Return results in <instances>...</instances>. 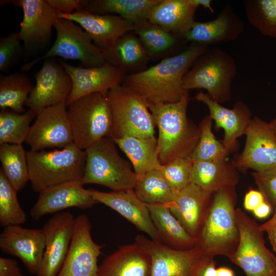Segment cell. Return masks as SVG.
I'll return each mask as SVG.
<instances>
[{"instance_id":"cell-1","label":"cell","mask_w":276,"mask_h":276,"mask_svg":"<svg viewBox=\"0 0 276 276\" xmlns=\"http://www.w3.org/2000/svg\"><path fill=\"white\" fill-rule=\"evenodd\" d=\"M209 49V45L191 42L180 53L143 71L126 75L123 83L139 94L147 104L177 102L187 91L182 85L185 75Z\"/></svg>"},{"instance_id":"cell-2","label":"cell","mask_w":276,"mask_h":276,"mask_svg":"<svg viewBox=\"0 0 276 276\" xmlns=\"http://www.w3.org/2000/svg\"><path fill=\"white\" fill-rule=\"evenodd\" d=\"M189 91L174 103L147 104L158 130L157 151L162 165L178 158L190 157L200 131L187 117Z\"/></svg>"},{"instance_id":"cell-3","label":"cell","mask_w":276,"mask_h":276,"mask_svg":"<svg viewBox=\"0 0 276 276\" xmlns=\"http://www.w3.org/2000/svg\"><path fill=\"white\" fill-rule=\"evenodd\" d=\"M237 195L235 187L219 190L213 199L196 237L195 246L207 257L214 259L223 256L229 260L239 242L235 205Z\"/></svg>"},{"instance_id":"cell-4","label":"cell","mask_w":276,"mask_h":276,"mask_svg":"<svg viewBox=\"0 0 276 276\" xmlns=\"http://www.w3.org/2000/svg\"><path fill=\"white\" fill-rule=\"evenodd\" d=\"M27 160L29 181L36 192L63 183L82 181L86 154L74 143L53 150H29Z\"/></svg>"},{"instance_id":"cell-5","label":"cell","mask_w":276,"mask_h":276,"mask_svg":"<svg viewBox=\"0 0 276 276\" xmlns=\"http://www.w3.org/2000/svg\"><path fill=\"white\" fill-rule=\"evenodd\" d=\"M113 140L105 137L86 149L82 182L106 187L113 191L133 190L137 175L122 157Z\"/></svg>"},{"instance_id":"cell-6","label":"cell","mask_w":276,"mask_h":276,"mask_svg":"<svg viewBox=\"0 0 276 276\" xmlns=\"http://www.w3.org/2000/svg\"><path fill=\"white\" fill-rule=\"evenodd\" d=\"M237 72L233 57L219 48L209 49L193 63L183 79L186 90L203 89L221 104L229 101L233 81Z\"/></svg>"},{"instance_id":"cell-7","label":"cell","mask_w":276,"mask_h":276,"mask_svg":"<svg viewBox=\"0 0 276 276\" xmlns=\"http://www.w3.org/2000/svg\"><path fill=\"white\" fill-rule=\"evenodd\" d=\"M74 143L85 150L103 138L110 137L112 116L107 94H89L67 106Z\"/></svg>"},{"instance_id":"cell-8","label":"cell","mask_w":276,"mask_h":276,"mask_svg":"<svg viewBox=\"0 0 276 276\" xmlns=\"http://www.w3.org/2000/svg\"><path fill=\"white\" fill-rule=\"evenodd\" d=\"M107 97L112 116L110 137H155L153 117L139 94L122 83L111 88Z\"/></svg>"},{"instance_id":"cell-9","label":"cell","mask_w":276,"mask_h":276,"mask_svg":"<svg viewBox=\"0 0 276 276\" xmlns=\"http://www.w3.org/2000/svg\"><path fill=\"white\" fill-rule=\"evenodd\" d=\"M54 29L57 35L53 44L42 56L22 66V72L29 71L40 61L55 57L79 61L86 67H97L107 62L104 51L97 47L90 36L74 21L58 18Z\"/></svg>"},{"instance_id":"cell-10","label":"cell","mask_w":276,"mask_h":276,"mask_svg":"<svg viewBox=\"0 0 276 276\" xmlns=\"http://www.w3.org/2000/svg\"><path fill=\"white\" fill-rule=\"evenodd\" d=\"M236 215L240 239L229 260L246 276H276V257L266 247L260 226L241 209Z\"/></svg>"},{"instance_id":"cell-11","label":"cell","mask_w":276,"mask_h":276,"mask_svg":"<svg viewBox=\"0 0 276 276\" xmlns=\"http://www.w3.org/2000/svg\"><path fill=\"white\" fill-rule=\"evenodd\" d=\"M135 242L149 252L152 261V276H197L199 269L214 259L207 257L197 247L174 249L139 235Z\"/></svg>"},{"instance_id":"cell-12","label":"cell","mask_w":276,"mask_h":276,"mask_svg":"<svg viewBox=\"0 0 276 276\" xmlns=\"http://www.w3.org/2000/svg\"><path fill=\"white\" fill-rule=\"evenodd\" d=\"M242 152L232 161L238 171L261 172L276 168V137L270 126L258 117L251 118Z\"/></svg>"},{"instance_id":"cell-13","label":"cell","mask_w":276,"mask_h":276,"mask_svg":"<svg viewBox=\"0 0 276 276\" xmlns=\"http://www.w3.org/2000/svg\"><path fill=\"white\" fill-rule=\"evenodd\" d=\"M91 229L86 215L75 218L69 249L57 276H98V260L104 245L94 241Z\"/></svg>"},{"instance_id":"cell-14","label":"cell","mask_w":276,"mask_h":276,"mask_svg":"<svg viewBox=\"0 0 276 276\" xmlns=\"http://www.w3.org/2000/svg\"><path fill=\"white\" fill-rule=\"evenodd\" d=\"M9 2L22 10L23 17L18 34L23 42L24 52L34 53L45 48L50 42L52 29L58 18L56 11L47 0Z\"/></svg>"},{"instance_id":"cell-15","label":"cell","mask_w":276,"mask_h":276,"mask_svg":"<svg viewBox=\"0 0 276 276\" xmlns=\"http://www.w3.org/2000/svg\"><path fill=\"white\" fill-rule=\"evenodd\" d=\"M26 143L31 151L62 148L74 143L65 103L47 107L31 125Z\"/></svg>"},{"instance_id":"cell-16","label":"cell","mask_w":276,"mask_h":276,"mask_svg":"<svg viewBox=\"0 0 276 276\" xmlns=\"http://www.w3.org/2000/svg\"><path fill=\"white\" fill-rule=\"evenodd\" d=\"M34 78L35 85L25 105L37 116L47 107L66 102L72 90V82L60 62L54 58L44 60Z\"/></svg>"},{"instance_id":"cell-17","label":"cell","mask_w":276,"mask_h":276,"mask_svg":"<svg viewBox=\"0 0 276 276\" xmlns=\"http://www.w3.org/2000/svg\"><path fill=\"white\" fill-rule=\"evenodd\" d=\"M75 218L68 211L55 214L42 228L45 249L37 276H57L70 246Z\"/></svg>"},{"instance_id":"cell-18","label":"cell","mask_w":276,"mask_h":276,"mask_svg":"<svg viewBox=\"0 0 276 276\" xmlns=\"http://www.w3.org/2000/svg\"><path fill=\"white\" fill-rule=\"evenodd\" d=\"M56 12L58 18L79 25L90 36L94 43L104 51L111 48L121 37L136 29L135 24L117 15L95 14L82 8L70 14Z\"/></svg>"},{"instance_id":"cell-19","label":"cell","mask_w":276,"mask_h":276,"mask_svg":"<svg viewBox=\"0 0 276 276\" xmlns=\"http://www.w3.org/2000/svg\"><path fill=\"white\" fill-rule=\"evenodd\" d=\"M59 62L69 75L72 88L66 106L83 96L97 93L107 94L114 86L122 83L126 74L108 62L102 65L86 67L75 66L63 60Z\"/></svg>"},{"instance_id":"cell-20","label":"cell","mask_w":276,"mask_h":276,"mask_svg":"<svg viewBox=\"0 0 276 276\" xmlns=\"http://www.w3.org/2000/svg\"><path fill=\"white\" fill-rule=\"evenodd\" d=\"M82 181H71L47 188L40 193L30 215L38 220L44 216L57 213L70 208L87 209L99 203L85 189Z\"/></svg>"},{"instance_id":"cell-21","label":"cell","mask_w":276,"mask_h":276,"mask_svg":"<svg viewBox=\"0 0 276 276\" xmlns=\"http://www.w3.org/2000/svg\"><path fill=\"white\" fill-rule=\"evenodd\" d=\"M1 250L18 258L30 273L36 274L45 249L42 229L12 225L5 227L0 235Z\"/></svg>"},{"instance_id":"cell-22","label":"cell","mask_w":276,"mask_h":276,"mask_svg":"<svg viewBox=\"0 0 276 276\" xmlns=\"http://www.w3.org/2000/svg\"><path fill=\"white\" fill-rule=\"evenodd\" d=\"M91 196L101 203L114 210L137 229L147 234L151 239L162 243L148 208L136 195L133 190L110 192L89 189Z\"/></svg>"},{"instance_id":"cell-23","label":"cell","mask_w":276,"mask_h":276,"mask_svg":"<svg viewBox=\"0 0 276 276\" xmlns=\"http://www.w3.org/2000/svg\"><path fill=\"white\" fill-rule=\"evenodd\" d=\"M195 99L208 107L209 116L215 122L217 129L224 130L222 143L231 152L234 151L237 139L245 134L251 119V113L248 106L242 101L237 102L233 108L224 107L200 91Z\"/></svg>"},{"instance_id":"cell-24","label":"cell","mask_w":276,"mask_h":276,"mask_svg":"<svg viewBox=\"0 0 276 276\" xmlns=\"http://www.w3.org/2000/svg\"><path fill=\"white\" fill-rule=\"evenodd\" d=\"M213 196V194L191 182L176 194L169 208L188 233L196 238Z\"/></svg>"},{"instance_id":"cell-25","label":"cell","mask_w":276,"mask_h":276,"mask_svg":"<svg viewBox=\"0 0 276 276\" xmlns=\"http://www.w3.org/2000/svg\"><path fill=\"white\" fill-rule=\"evenodd\" d=\"M244 29L241 19L232 6L226 5L216 19L206 22L195 21L183 38L188 42L217 44L236 40Z\"/></svg>"},{"instance_id":"cell-26","label":"cell","mask_w":276,"mask_h":276,"mask_svg":"<svg viewBox=\"0 0 276 276\" xmlns=\"http://www.w3.org/2000/svg\"><path fill=\"white\" fill-rule=\"evenodd\" d=\"M98 276H152L151 256L136 242L120 246L103 259Z\"/></svg>"},{"instance_id":"cell-27","label":"cell","mask_w":276,"mask_h":276,"mask_svg":"<svg viewBox=\"0 0 276 276\" xmlns=\"http://www.w3.org/2000/svg\"><path fill=\"white\" fill-rule=\"evenodd\" d=\"M198 6L193 0H161L149 12L148 20L183 37L195 22Z\"/></svg>"},{"instance_id":"cell-28","label":"cell","mask_w":276,"mask_h":276,"mask_svg":"<svg viewBox=\"0 0 276 276\" xmlns=\"http://www.w3.org/2000/svg\"><path fill=\"white\" fill-rule=\"evenodd\" d=\"M104 52L107 62L126 75L146 70L150 59L134 31L121 37L111 48Z\"/></svg>"},{"instance_id":"cell-29","label":"cell","mask_w":276,"mask_h":276,"mask_svg":"<svg viewBox=\"0 0 276 276\" xmlns=\"http://www.w3.org/2000/svg\"><path fill=\"white\" fill-rule=\"evenodd\" d=\"M238 181V171L227 159L193 163L191 182L208 193L213 194L222 189L236 187Z\"/></svg>"},{"instance_id":"cell-30","label":"cell","mask_w":276,"mask_h":276,"mask_svg":"<svg viewBox=\"0 0 276 276\" xmlns=\"http://www.w3.org/2000/svg\"><path fill=\"white\" fill-rule=\"evenodd\" d=\"M147 205L162 243L181 250L195 247L196 238L188 233L167 205L158 204Z\"/></svg>"},{"instance_id":"cell-31","label":"cell","mask_w":276,"mask_h":276,"mask_svg":"<svg viewBox=\"0 0 276 276\" xmlns=\"http://www.w3.org/2000/svg\"><path fill=\"white\" fill-rule=\"evenodd\" d=\"M161 0H81L82 9L98 14H113L135 24L148 20L150 10Z\"/></svg>"},{"instance_id":"cell-32","label":"cell","mask_w":276,"mask_h":276,"mask_svg":"<svg viewBox=\"0 0 276 276\" xmlns=\"http://www.w3.org/2000/svg\"><path fill=\"white\" fill-rule=\"evenodd\" d=\"M126 155L137 176L159 169L162 165L157 151V139L125 136L112 139Z\"/></svg>"},{"instance_id":"cell-33","label":"cell","mask_w":276,"mask_h":276,"mask_svg":"<svg viewBox=\"0 0 276 276\" xmlns=\"http://www.w3.org/2000/svg\"><path fill=\"white\" fill-rule=\"evenodd\" d=\"M33 88L24 72L0 76V108L18 113L26 112L24 105Z\"/></svg>"},{"instance_id":"cell-34","label":"cell","mask_w":276,"mask_h":276,"mask_svg":"<svg viewBox=\"0 0 276 276\" xmlns=\"http://www.w3.org/2000/svg\"><path fill=\"white\" fill-rule=\"evenodd\" d=\"M133 190L147 204H163L169 207L176 195L158 169L137 176Z\"/></svg>"},{"instance_id":"cell-35","label":"cell","mask_w":276,"mask_h":276,"mask_svg":"<svg viewBox=\"0 0 276 276\" xmlns=\"http://www.w3.org/2000/svg\"><path fill=\"white\" fill-rule=\"evenodd\" d=\"M1 169L13 187L18 192L29 181L27 152L22 145H0Z\"/></svg>"},{"instance_id":"cell-36","label":"cell","mask_w":276,"mask_h":276,"mask_svg":"<svg viewBox=\"0 0 276 276\" xmlns=\"http://www.w3.org/2000/svg\"><path fill=\"white\" fill-rule=\"evenodd\" d=\"M134 32L150 59L163 56L171 51L178 38L148 20L136 24Z\"/></svg>"},{"instance_id":"cell-37","label":"cell","mask_w":276,"mask_h":276,"mask_svg":"<svg viewBox=\"0 0 276 276\" xmlns=\"http://www.w3.org/2000/svg\"><path fill=\"white\" fill-rule=\"evenodd\" d=\"M37 115L31 109L18 113L8 109L0 111V145H22L26 142L31 122Z\"/></svg>"},{"instance_id":"cell-38","label":"cell","mask_w":276,"mask_h":276,"mask_svg":"<svg viewBox=\"0 0 276 276\" xmlns=\"http://www.w3.org/2000/svg\"><path fill=\"white\" fill-rule=\"evenodd\" d=\"M212 123L213 120L208 115L199 124V140L190 156L193 163L223 160L231 153L222 142L215 137L212 129Z\"/></svg>"},{"instance_id":"cell-39","label":"cell","mask_w":276,"mask_h":276,"mask_svg":"<svg viewBox=\"0 0 276 276\" xmlns=\"http://www.w3.org/2000/svg\"><path fill=\"white\" fill-rule=\"evenodd\" d=\"M247 20L263 35L276 39V0L243 1Z\"/></svg>"},{"instance_id":"cell-40","label":"cell","mask_w":276,"mask_h":276,"mask_svg":"<svg viewBox=\"0 0 276 276\" xmlns=\"http://www.w3.org/2000/svg\"><path fill=\"white\" fill-rule=\"evenodd\" d=\"M13 187L0 169V224L4 227L20 225L27 221V215Z\"/></svg>"},{"instance_id":"cell-41","label":"cell","mask_w":276,"mask_h":276,"mask_svg":"<svg viewBox=\"0 0 276 276\" xmlns=\"http://www.w3.org/2000/svg\"><path fill=\"white\" fill-rule=\"evenodd\" d=\"M193 162L190 157L178 158L161 165L159 171L177 194L191 183Z\"/></svg>"},{"instance_id":"cell-42","label":"cell","mask_w":276,"mask_h":276,"mask_svg":"<svg viewBox=\"0 0 276 276\" xmlns=\"http://www.w3.org/2000/svg\"><path fill=\"white\" fill-rule=\"evenodd\" d=\"M18 32L0 38V71L8 73L19 62L24 53Z\"/></svg>"},{"instance_id":"cell-43","label":"cell","mask_w":276,"mask_h":276,"mask_svg":"<svg viewBox=\"0 0 276 276\" xmlns=\"http://www.w3.org/2000/svg\"><path fill=\"white\" fill-rule=\"evenodd\" d=\"M252 177L263 195L265 201L276 210V168L261 172H254Z\"/></svg>"},{"instance_id":"cell-44","label":"cell","mask_w":276,"mask_h":276,"mask_svg":"<svg viewBox=\"0 0 276 276\" xmlns=\"http://www.w3.org/2000/svg\"><path fill=\"white\" fill-rule=\"evenodd\" d=\"M56 11L70 14L82 8L81 0H47Z\"/></svg>"},{"instance_id":"cell-45","label":"cell","mask_w":276,"mask_h":276,"mask_svg":"<svg viewBox=\"0 0 276 276\" xmlns=\"http://www.w3.org/2000/svg\"><path fill=\"white\" fill-rule=\"evenodd\" d=\"M0 276H23V274L16 261L1 257Z\"/></svg>"},{"instance_id":"cell-46","label":"cell","mask_w":276,"mask_h":276,"mask_svg":"<svg viewBox=\"0 0 276 276\" xmlns=\"http://www.w3.org/2000/svg\"><path fill=\"white\" fill-rule=\"evenodd\" d=\"M264 201V197L259 190L250 189L245 195L243 205L246 210L253 211Z\"/></svg>"},{"instance_id":"cell-47","label":"cell","mask_w":276,"mask_h":276,"mask_svg":"<svg viewBox=\"0 0 276 276\" xmlns=\"http://www.w3.org/2000/svg\"><path fill=\"white\" fill-rule=\"evenodd\" d=\"M197 276H217L215 261L212 260L204 265L199 269Z\"/></svg>"},{"instance_id":"cell-48","label":"cell","mask_w":276,"mask_h":276,"mask_svg":"<svg viewBox=\"0 0 276 276\" xmlns=\"http://www.w3.org/2000/svg\"><path fill=\"white\" fill-rule=\"evenodd\" d=\"M272 211L271 206L264 201L254 211V215L258 218L264 219L267 217Z\"/></svg>"},{"instance_id":"cell-49","label":"cell","mask_w":276,"mask_h":276,"mask_svg":"<svg viewBox=\"0 0 276 276\" xmlns=\"http://www.w3.org/2000/svg\"><path fill=\"white\" fill-rule=\"evenodd\" d=\"M265 232L267 233L273 250L276 254V225L270 227Z\"/></svg>"},{"instance_id":"cell-50","label":"cell","mask_w":276,"mask_h":276,"mask_svg":"<svg viewBox=\"0 0 276 276\" xmlns=\"http://www.w3.org/2000/svg\"><path fill=\"white\" fill-rule=\"evenodd\" d=\"M193 2L199 6H202L205 9H208L211 13L215 12L212 6H211L212 1L211 0H193Z\"/></svg>"},{"instance_id":"cell-51","label":"cell","mask_w":276,"mask_h":276,"mask_svg":"<svg viewBox=\"0 0 276 276\" xmlns=\"http://www.w3.org/2000/svg\"><path fill=\"white\" fill-rule=\"evenodd\" d=\"M275 225H276V210L273 212L272 216L269 220L260 226L261 230L265 232L267 229Z\"/></svg>"},{"instance_id":"cell-52","label":"cell","mask_w":276,"mask_h":276,"mask_svg":"<svg viewBox=\"0 0 276 276\" xmlns=\"http://www.w3.org/2000/svg\"><path fill=\"white\" fill-rule=\"evenodd\" d=\"M217 276H234V272L231 268L220 267L216 268Z\"/></svg>"},{"instance_id":"cell-53","label":"cell","mask_w":276,"mask_h":276,"mask_svg":"<svg viewBox=\"0 0 276 276\" xmlns=\"http://www.w3.org/2000/svg\"><path fill=\"white\" fill-rule=\"evenodd\" d=\"M269 123L270 126L274 134L276 137V116Z\"/></svg>"},{"instance_id":"cell-54","label":"cell","mask_w":276,"mask_h":276,"mask_svg":"<svg viewBox=\"0 0 276 276\" xmlns=\"http://www.w3.org/2000/svg\"><path fill=\"white\" fill-rule=\"evenodd\" d=\"M275 260H276V258H275Z\"/></svg>"}]
</instances>
